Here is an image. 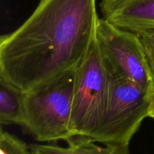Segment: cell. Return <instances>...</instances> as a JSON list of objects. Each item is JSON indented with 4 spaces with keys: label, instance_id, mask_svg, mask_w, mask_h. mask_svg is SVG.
Segmentation results:
<instances>
[{
    "label": "cell",
    "instance_id": "6da1fadb",
    "mask_svg": "<svg viewBox=\"0 0 154 154\" xmlns=\"http://www.w3.org/2000/svg\"><path fill=\"white\" fill-rule=\"evenodd\" d=\"M96 0H40L0 38V78L23 92L75 67L96 37Z\"/></svg>",
    "mask_w": 154,
    "mask_h": 154
},
{
    "label": "cell",
    "instance_id": "7a4b0ae2",
    "mask_svg": "<svg viewBox=\"0 0 154 154\" xmlns=\"http://www.w3.org/2000/svg\"><path fill=\"white\" fill-rule=\"evenodd\" d=\"M76 68L24 92L23 127L39 142L72 138L70 120Z\"/></svg>",
    "mask_w": 154,
    "mask_h": 154
},
{
    "label": "cell",
    "instance_id": "3957f363",
    "mask_svg": "<svg viewBox=\"0 0 154 154\" xmlns=\"http://www.w3.org/2000/svg\"><path fill=\"white\" fill-rule=\"evenodd\" d=\"M102 60L109 81V98L105 117L93 141L102 144L129 145L143 120L148 117L150 92Z\"/></svg>",
    "mask_w": 154,
    "mask_h": 154
},
{
    "label": "cell",
    "instance_id": "277c9868",
    "mask_svg": "<svg viewBox=\"0 0 154 154\" xmlns=\"http://www.w3.org/2000/svg\"><path fill=\"white\" fill-rule=\"evenodd\" d=\"M108 98V74L95 38L77 65L70 120L72 137L93 140L105 117Z\"/></svg>",
    "mask_w": 154,
    "mask_h": 154
},
{
    "label": "cell",
    "instance_id": "5b68a950",
    "mask_svg": "<svg viewBox=\"0 0 154 154\" xmlns=\"http://www.w3.org/2000/svg\"><path fill=\"white\" fill-rule=\"evenodd\" d=\"M95 38L105 61L143 90L150 91L154 79L144 46L137 33L99 18Z\"/></svg>",
    "mask_w": 154,
    "mask_h": 154
},
{
    "label": "cell",
    "instance_id": "8992f818",
    "mask_svg": "<svg viewBox=\"0 0 154 154\" xmlns=\"http://www.w3.org/2000/svg\"><path fill=\"white\" fill-rule=\"evenodd\" d=\"M103 19L139 34L154 29V0H101Z\"/></svg>",
    "mask_w": 154,
    "mask_h": 154
},
{
    "label": "cell",
    "instance_id": "52a82bcc",
    "mask_svg": "<svg viewBox=\"0 0 154 154\" xmlns=\"http://www.w3.org/2000/svg\"><path fill=\"white\" fill-rule=\"evenodd\" d=\"M66 141L68 144L66 147L47 144H33L31 146L41 154H129V145L100 146L90 138L79 136L72 137Z\"/></svg>",
    "mask_w": 154,
    "mask_h": 154
},
{
    "label": "cell",
    "instance_id": "ba28073f",
    "mask_svg": "<svg viewBox=\"0 0 154 154\" xmlns=\"http://www.w3.org/2000/svg\"><path fill=\"white\" fill-rule=\"evenodd\" d=\"M0 123L2 125L25 123L24 92L0 78Z\"/></svg>",
    "mask_w": 154,
    "mask_h": 154
},
{
    "label": "cell",
    "instance_id": "9c48e42d",
    "mask_svg": "<svg viewBox=\"0 0 154 154\" xmlns=\"http://www.w3.org/2000/svg\"><path fill=\"white\" fill-rule=\"evenodd\" d=\"M1 154H41L32 147L28 145L14 135L1 129L0 132Z\"/></svg>",
    "mask_w": 154,
    "mask_h": 154
},
{
    "label": "cell",
    "instance_id": "30bf717a",
    "mask_svg": "<svg viewBox=\"0 0 154 154\" xmlns=\"http://www.w3.org/2000/svg\"><path fill=\"white\" fill-rule=\"evenodd\" d=\"M144 46L149 66L154 79V29L138 34Z\"/></svg>",
    "mask_w": 154,
    "mask_h": 154
},
{
    "label": "cell",
    "instance_id": "8fae6325",
    "mask_svg": "<svg viewBox=\"0 0 154 154\" xmlns=\"http://www.w3.org/2000/svg\"><path fill=\"white\" fill-rule=\"evenodd\" d=\"M148 117L154 120V84L150 91V105H149Z\"/></svg>",
    "mask_w": 154,
    "mask_h": 154
}]
</instances>
